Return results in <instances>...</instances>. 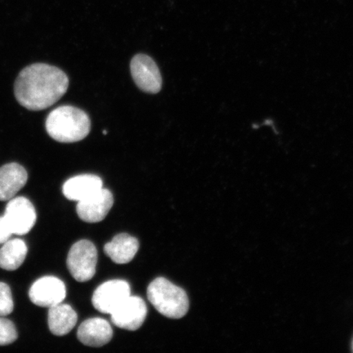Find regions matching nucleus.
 I'll return each mask as SVG.
<instances>
[{"mask_svg": "<svg viewBox=\"0 0 353 353\" xmlns=\"http://www.w3.org/2000/svg\"><path fill=\"white\" fill-rule=\"evenodd\" d=\"M98 251L90 241L82 240L70 248L66 264L72 276L79 282L90 281L96 273Z\"/></svg>", "mask_w": 353, "mask_h": 353, "instance_id": "obj_4", "label": "nucleus"}, {"mask_svg": "<svg viewBox=\"0 0 353 353\" xmlns=\"http://www.w3.org/2000/svg\"><path fill=\"white\" fill-rule=\"evenodd\" d=\"M19 334L14 324L10 320L0 317V346L10 345L14 343Z\"/></svg>", "mask_w": 353, "mask_h": 353, "instance_id": "obj_17", "label": "nucleus"}, {"mask_svg": "<svg viewBox=\"0 0 353 353\" xmlns=\"http://www.w3.org/2000/svg\"><path fill=\"white\" fill-rule=\"evenodd\" d=\"M148 298L153 307L168 319H182L189 310L187 293L164 277H158L149 285Z\"/></svg>", "mask_w": 353, "mask_h": 353, "instance_id": "obj_3", "label": "nucleus"}, {"mask_svg": "<svg viewBox=\"0 0 353 353\" xmlns=\"http://www.w3.org/2000/svg\"><path fill=\"white\" fill-rule=\"evenodd\" d=\"M0 249V268L15 271L24 263L28 249L21 239L8 240Z\"/></svg>", "mask_w": 353, "mask_h": 353, "instance_id": "obj_16", "label": "nucleus"}, {"mask_svg": "<svg viewBox=\"0 0 353 353\" xmlns=\"http://www.w3.org/2000/svg\"><path fill=\"white\" fill-rule=\"evenodd\" d=\"M352 351H353V341H352Z\"/></svg>", "mask_w": 353, "mask_h": 353, "instance_id": "obj_20", "label": "nucleus"}, {"mask_svg": "<svg viewBox=\"0 0 353 353\" xmlns=\"http://www.w3.org/2000/svg\"><path fill=\"white\" fill-rule=\"evenodd\" d=\"M139 248V243L135 237L122 233L104 246V252L114 263L125 264L134 259Z\"/></svg>", "mask_w": 353, "mask_h": 353, "instance_id": "obj_14", "label": "nucleus"}, {"mask_svg": "<svg viewBox=\"0 0 353 353\" xmlns=\"http://www.w3.org/2000/svg\"><path fill=\"white\" fill-rule=\"evenodd\" d=\"M76 311L68 304L59 303L48 310V327L56 336H64L72 330L77 323Z\"/></svg>", "mask_w": 353, "mask_h": 353, "instance_id": "obj_15", "label": "nucleus"}, {"mask_svg": "<svg viewBox=\"0 0 353 353\" xmlns=\"http://www.w3.org/2000/svg\"><path fill=\"white\" fill-rule=\"evenodd\" d=\"M132 79L141 90L156 94L161 90L162 77L157 65L148 55L138 54L130 63Z\"/></svg>", "mask_w": 353, "mask_h": 353, "instance_id": "obj_6", "label": "nucleus"}, {"mask_svg": "<svg viewBox=\"0 0 353 353\" xmlns=\"http://www.w3.org/2000/svg\"><path fill=\"white\" fill-rule=\"evenodd\" d=\"M14 309V303L10 287L3 282H0V316L11 314Z\"/></svg>", "mask_w": 353, "mask_h": 353, "instance_id": "obj_18", "label": "nucleus"}, {"mask_svg": "<svg viewBox=\"0 0 353 353\" xmlns=\"http://www.w3.org/2000/svg\"><path fill=\"white\" fill-rule=\"evenodd\" d=\"M148 307L143 299L129 296L110 313L112 323L117 327L134 331L143 325Z\"/></svg>", "mask_w": 353, "mask_h": 353, "instance_id": "obj_8", "label": "nucleus"}, {"mask_svg": "<svg viewBox=\"0 0 353 353\" xmlns=\"http://www.w3.org/2000/svg\"><path fill=\"white\" fill-rule=\"evenodd\" d=\"M46 127L48 134L57 142L72 143L86 138L91 130V121L83 110L63 105L48 114Z\"/></svg>", "mask_w": 353, "mask_h": 353, "instance_id": "obj_2", "label": "nucleus"}, {"mask_svg": "<svg viewBox=\"0 0 353 353\" xmlns=\"http://www.w3.org/2000/svg\"><path fill=\"white\" fill-rule=\"evenodd\" d=\"M103 188V180L94 174L73 176L63 185L64 196L70 201H81Z\"/></svg>", "mask_w": 353, "mask_h": 353, "instance_id": "obj_13", "label": "nucleus"}, {"mask_svg": "<svg viewBox=\"0 0 353 353\" xmlns=\"http://www.w3.org/2000/svg\"><path fill=\"white\" fill-rule=\"evenodd\" d=\"M130 295V285L127 281H108L97 288L92 295V303L99 312L110 314Z\"/></svg>", "mask_w": 353, "mask_h": 353, "instance_id": "obj_7", "label": "nucleus"}, {"mask_svg": "<svg viewBox=\"0 0 353 353\" xmlns=\"http://www.w3.org/2000/svg\"><path fill=\"white\" fill-rule=\"evenodd\" d=\"M114 199L108 189L101 188L90 197L79 201L77 211L79 219L87 223H99L112 208Z\"/></svg>", "mask_w": 353, "mask_h": 353, "instance_id": "obj_10", "label": "nucleus"}, {"mask_svg": "<svg viewBox=\"0 0 353 353\" xmlns=\"http://www.w3.org/2000/svg\"><path fill=\"white\" fill-rule=\"evenodd\" d=\"M28 174L25 168L17 163H10L0 169V201L11 200L28 183Z\"/></svg>", "mask_w": 353, "mask_h": 353, "instance_id": "obj_12", "label": "nucleus"}, {"mask_svg": "<svg viewBox=\"0 0 353 353\" xmlns=\"http://www.w3.org/2000/svg\"><path fill=\"white\" fill-rule=\"evenodd\" d=\"M68 76L56 66L35 63L24 68L14 83L16 99L30 110H42L55 104L68 90Z\"/></svg>", "mask_w": 353, "mask_h": 353, "instance_id": "obj_1", "label": "nucleus"}, {"mask_svg": "<svg viewBox=\"0 0 353 353\" xmlns=\"http://www.w3.org/2000/svg\"><path fill=\"white\" fill-rule=\"evenodd\" d=\"M12 232L6 219L0 217V245L4 244L10 239Z\"/></svg>", "mask_w": 353, "mask_h": 353, "instance_id": "obj_19", "label": "nucleus"}, {"mask_svg": "<svg viewBox=\"0 0 353 353\" xmlns=\"http://www.w3.org/2000/svg\"><path fill=\"white\" fill-rule=\"evenodd\" d=\"M66 296L63 281L54 276H44L30 287L29 298L34 305L51 307L63 302Z\"/></svg>", "mask_w": 353, "mask_h": 353, "instance_id": "obj_9", "label": "nucleus"}, {"mask_svg": "<svg viewBox=\"0 0 353 353\" xmlns=\"http://www.w3.org/2000/svg\"><path fill=\"white\" fill-rule=\"evenodd\" d=\"M112 326L108 321L101 319H88L78 329L79 341L86 346H104L112 341Z\"/></svg>", "mask_w": 353, "mask_h": 353, "instance_id": "obj_11", "label": "nucleus"}, {"mask_svg": "<svg viewBox=\"0 0 353 353\" xmlns=\"http://www.w3.org/2000/svg\"><path fill=\"white\" fill-rule=\"evenodd\" d=\"M12 234L26 235L37 223V212L32 203L23 196L13 197L8 203L3 215Z\"/></svg>", "mask_w": 353, "mask_h": 353, "instance_id": "obj_5", "label": "nucleus"}]
</instances>
